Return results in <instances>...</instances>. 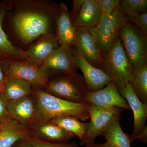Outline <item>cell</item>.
Returning <instances> with one entry per match:
<instances>
[{
	"mask_svg": "<svg viewBox=\"0 0 147 147\" xmlns=\"http://www.w3.org/2000/svg\"><path fill=\"white\" fill-rule=\"evenodd\" d=\"M59 8L50 0H9L3 28L11 43L26 51L40 36L55 33Z\"/></svg>",
	"mask_w": 147,
	"mask_h": 147,
	"instance_id": "obj_1",
	"label": "cell"
},
{
	"mask_svg": "<svg viewBox=\"0 0 147 147\" xmlns=\"http://www.w3.org/2000/svg\"><path fill=\"white\" fill-rule=\"evenodd\" d=\"M32 94L37 103L36 123L49 121L55 117L65 115L74 116L84 121L90 119L89 104L87 102L77 103L69 102L37 88H32Z\"/></svg>",
	"mask_w": 147,
	"mask_h": 147,
	"instance_id": "obj_2",
	"label": "cell"
},
{
	"mask_svg": "<svg viewBox=\"0 0 147 147\" xmlns=\"http://www.w3.org/2000/svg\"><path fill=\"white\" fill-rule=\"evenodd\" d=\"M127 22L121 8L110 14L102 12L95 26L86 28L93 37L103 57L119 38L121 31Z\"/></svg>",
	"mask_w": 147,
	"mask_h": 147,
	"instance_id": "obj_3",
	"label": "cell"
},
{
	"mask_svg": "<svg viewBox=\"0 0 147 147\" xmlns=\"http://www.w3.org/2000/svg\"><path fill=\"white\" fill-rule=\"evenodd\" d=\"M47 93L74 103H84L88 91L84 77L78 73L51 76L43 89Z\"/></svg>",
	"mask_w": 147,
	"mask_h": 147,
	"instance_id": "obj_4",
	"label": "cell"
},
{
	"mask_svg": "<svg viewBox=\"0 0 147 147\" xmlns=\"http://www.w3.org/2000/svg\"><path fill=\"white\" fill-rule=\"evenodd\" d=\"M119 38L133 68L147 64V34L128 22L121 31Z\"/></svg>",
	"mask_w": 147,
	"mask_h": 147,
	"instance_id": "obj_5",
	"label": "cell"
},
{
	"mask_svg": "<svg viewBox=\"0 0 147 147\" xmlns=\"http://www.w3.org/2000/svg\"><path fill=\"white\" fill-rule=\"evenodd\" d=\"M100 69L115 80L130 81L134 68L119 38L103 56Z\"/></svg>",
	"mask_w": 147,
	"mask_h": 147,
	"instance_id": "obj_6",
	"label": "cell"
},
{
	"mask_svg": "<svg viewBox=\"0 0 147 147\" xmlns=\"http://www.w3.org/2000/svg\"><path fill=\"white\" fill-rule=\"evenodd\" d=\"M123 110L118 107L101 108L89 104L88 112L90 121L86 134L81 140L80 145L94 143L95 139L102 135L113 121L120 117Z\"/></svg>",
	"mask_w": 147,
	"mask_h": 147,
	"instance_id": "obj_7",
	"label": "cell"
},
{
	"mask_svg": "<svg viewBox=\"0 0 147 147\" xmlns=\"http://www.w3.org/2000/svg\"><path fill=\"white\" fill-rule=\"evenodd\" d=\"M0 64L6 76L20 78L29 82L32 88L43 89L49 81V76L38 67L28 62L0 58Z\"/></svg>",
	"mask_w": 147,
	"mask_h": 147,
	"instance_id": "obj_8",
	"label": "cell"
},
{
	"mask_svg": "<svg viewBox=\"0 0 147 147\" xmlns=\"http://www.w3.org/2000/svg\"><path fill=\"white\" fill-rule=\"evenodd\" d=\"M39 68L49 77L78 73L74 60L72 46L60 45L52 52Z\"/></svg>",
	"mask_w": 147,
	"mask_h": 147,
	"instance_id": "obj_9",
	"label": "cell"
},
{
	"mask_svg": "<svg viewBox=\"0 0 147 147\" xmlns=\"http://www.w3.org/2000/svg\"><path fill=\"white\" fill-rule=\"evenodd\" d=\"M115 84L119 93L128 103L132 110L134 116V129L132 135H129L131 141L137 137L147 128V105L138 98L131 84L129 82L115 80Z\"/></svg>",
	"mask_w": 147,
	"mask_h": 147,
	"instance_id": "obj_10",
	"label": "cell"
},
{
	"mask_svg": "<svg viewBox=\"0 0 147 147\" xmlns=\"http://www.w3.org/2000/svg\"><path fill=\"white\" fill-rule=\"evenodd\" d=\"M102 13L96 0H74L69 16L74 27L89 28L97 24Z\"/></svg>",
	"mask_w": 147,
	"mask_h": 147,
	"instance_id": "obj_11",
	"label": "cell"
},
{
	"mask_svg": "<svg viewBox=\"0 0 147 147\" xmlns=\"http://www.w3.org/2000/svg\"><path fill=\"white\" fill-rule=\"evenodd\" d=\"M72 51L75 65L83 73L88 92H96L102 89L114 80L102 69L90 64L73 47Z\"/></svg>",
	"mask_w": 147,
	"mask_h": 147,
	"instance_id": "obj_12",
	"label": "cell"
},
{
	"mask_svg": "<svg viewBox=\"0 0 147 147\" xmlns=\"http://www.w3.org/2000/svg\"><path fill=\"white\" fill-rule=\"evenodd\" d=\"M6 106L11 118L28 128L37 122V103L32 94L16 100L6 101Z\"/></svg>",
	"mask_w": 147,
	"mask_h": 147,
	"instance_id": "obj_13",
	"label": "cell"
},
{
	"mask_svg": "<svg viewBox=\"0 0 147 147\" xmlns=\"http://www.w3.org/2000/svg\"><path fill=\"white\" fill-rule=\"evenodd\" d=\"M73 47L90 64L100 69L103 56L93 37L86 28L75 27Z\"/></svg>",
	"mask_w": 147,
	"mask_h": 147,
	"instance_id": "obj_14",
	"label": "cell"
},
{
	"mask_svg": "<svg viewBox=\"0 0 147 147\" xmlns=\"http://www.w3.org/2000/svg\"><path fill=\"white\" fill-rule=\"evenodd\" d=\"M84 102L101 108L118 107L130 109L126 100L119 93L114 79L102 89L87 92Z\"/></svg>",
	"mask_w": 147,
	"mask_h": 147,
	"instance_id": "obj_15",
	"label": "cell"
},
{
	"mask_svg": "<svg viewBox=\"0 0 147 147\" xmlns=\"http://www.w3.org/2000/svg\"><path fill=\"white\" fill-rule=\"evenodd\" d=\"M59 46L55 33L41 36L26 50L27 62L40 67L52 52Z\"/></svg>",
	"mask_w": 147,
	"mask_h": 147,
	"instance_id": "obj_16",
	"label": "cell"
},
{
	"mask_svg": "<svg viewBox=\"0 0 147 147\" xmlns=\"http://www.w3.org/2000/svg\"><path fill=\"white\" fill-rule=\"evenodd\" d=\"M29 129L31 136L46 142H66L76 137L74 134L64 130L49 121L36 123Z\"/></svg>",
	"mask_w": 147,
	"mask_h": 147,
	"instance_id": "obj_17",
	"label": "cell"
},
{
	"mask_svg": "<svg viewBox=\"0 0 147 147\" xmlns=\"http://www.w3.org/2000/svg\"><path fill=\"white\" fill-rule=\"evenodd\" d=\"M9 0L0 1V58L27 61L26 51L11 43L3 28V23L9 5Z\"/></svg>",
	"mask_w": 147,
	"mask_h": 147,
	"instance_id": "obj_18",
	"label": "cell"
},
{
	"mask_svg": "<svg viewBox=\"0 0 147 147\" xmlns=\"http://www.w3.org/2000/svg\"><path fill=\"white\" fill-rule=\"evenodd\" d=\"M55 33L60 45L73 47L75 39V27L71 21L68 8L62 2L59 3Z\"/></svg>",
	"mask_w": 147,
	"mask_h": 147,
	"instance_id": "obj_19",
	"label": "cell"
},
{
	"mask_svg": "<svg viewBox=\"0 0 147 147\" xmlns=\"http://www.w3.org/2000/svg\"><path fill=\"white\" fill-rule=\"evenodd\" d=\"M0 126V147H12L20 139L30 135L28 127L11 119Z\"/></svg>",
	"mask_w": 147,
	"mask_h": 147,
	"instance_id": "obj_20",
	"label": "cell"
},
{
	"mask_svg": "<svg viewBox=\"0 0 147 147\" xmlns=\"http://www.w3.org/2000/svg\"><path fill=\"white\" fill-rule=\"evenodd\" d=\"M1 92L6 101H11L30 95L32 87L29 82L13 76H6Z\"/></svg>",
	"mask_w": 147,
	"mask_h": 147,
	"instance_id": "obj_21",
	"label": "cell"
},
{
	"mask_svg": "<svg viewBox=\"0 0 147 147\" xmlns=\"http://www.w3.org/2000/svg\"><path fill=\"white\" fill-rule=\"evenodd\" d=\"M120 117L113 121L106 128L102 136L109 147H131L129 135L125 133L121 127Z\"/></svg>",
	"mask_w": 147,
	"mask_h": 147,
	"instance_id": "obj_22",
	"label": "cell"
},
{
	"mask_svg": "<svg viewBox=\"0 0 147 147\" xmlns=\"http://www.w3.org/2000/svg\"><path fill=\"white\" fill-rule=\"evenodd\" d=\"M64 130L74 134L82 140L88 129V123L82 122L79 119L70 115L57 117L49 121Z\"/></svg>",
	"mask_w": 147,
	"mask_h": 147,
	"instance_id": "obj_23",
	"label": "cell"
},
{
	"mask_svg": "<svg viewBox=\"0 0 147 147\" xmlns=\"http://www.w3.org/2000/svg\"><path fill=\"white\" fill-rule=\"evenodd\" d=\"M129 82L139 100L147 105V64L134 68Z\"/></svg>",
	"mask_w": 147,
	"mask_h": 147,
	"instance_id": "obj_24",
	"label": "cell"
},
{
	"mask_svg": "<svg viewBox=\"0 0 147 147\" xmlns=\"http://www.w3.org/2000/svg\"><path fill=\"white\" fill-rule=\"evenodd\" d=\"M12 147H78L74 142L53 143L42 141L30 136L20 139Z\"/></svg>",
	"mask_w": 147,
	"mask_h": 147,
	"instance_id": "obj_25",
	"label": "cell"
},
{
	"mask_svg": "<svg viewBox=\"0 0 147 147\" xmlns=\"http://www.w3.org/2000/svg\"><path fill=\"white\" fill-rule=\"evenodd\" d=\"M121 8L125 15L147 12V0H122Z\"/></svg>",
	"mask_w": 147,
	"mask_h": 147,
	"instance_id": "obj_26",
	"label": "cell"
},
{
	"mask_svg": "<svg viewBox=\"0 0 147 147\" xmlns=\"http://www.w3.org/2000/svg\"><path fill=\"white\" fill-rule=\"evenodd\" d=\"M129 22L136 25L142 32L147 34V12L140 14L125 15Z\"/></svg>",
	"mask_w": 147,
	"mask_h": 147,
	"instance_id": "obj_27",
	"label": "cell"
},
{
	"mask_svg": "<svg viewBox=\"0 0 147 147\" xmlns=\"http://www.w3.org/2000/svg\"><path fill=\"white\" fill-rule=\"evenodd\" d=\"M103 13L110 14L121 8L119 0H96Z\"/></svg>",
	"mask_w": 147,
	"mask_h": 147,
	"instance_id": "obj_28",
	"label": "cell"
},
{
	"mask_svg": "<svg viewBox=\"0 0 147 147\" xmlns=\"http://www.w3.org/2000/svg\"><path fill=\"white\" fill-rule=\"evenodd\" d=\"M1 92H0V126L11 119L7 109L6 101L3 97Z\"/></svg>",
	"mask_w": 147,
	"mask_h": 147,
	"instance_id": "obj_29",
	"label": "cell"
},
{
	"mask_svg": "<svg viewBox=\"0 0 147 147\" xmlns=\"http://www.w3.org/2000/svg\"><path fill=\"white\" fill-rule=\"evenodd\" d=\"M139 139L141 142L144 143H146L147 142V127L145 129L144 131H142L139 136L136 138Z\"/></svg>",
	"mask_w": 147,
	"mask_h": 147,
	"instance_id": "obj_30",
	"label": "cell"
},
{
	"mask_svg": "<svg viewBox=\"0 0 147 147\" xmlns=\"http://www.w3.org/2000/svg\"><path fill=\"white\" fill-rule=\"evenodd\" d=\"M85 147H109L108 144H106V142L103 144H89L86 145Z\"/></svg>",
	"mask_w": 147,
	"mask_h": 147,
	"instance_id": "obj_31",
	"label": "cell"
},
{
	"mask_svg": "<svg viewBox=\"0 0 147 147\" xmlns=\"http://www.w3.org/2000/svg\"><path fill=\"white\" fill-rule=\"evenodd\" d=\"M5 78L6 75L3 71L2 68L0 64V87L2 86Z\"/></svg>",
	"mask_w": 147,
	"mask_h": 147,
	"instance_id": "obj_32",
	"label": "cell"
},
{
	"mask_svg": "<svg viewBox=\"0 0 147 147\" xmlns=\"http://www.w3.org/2000/svg\"><path fill=\"white\" fill-rule=\"evenodd\" d=\"M3 90V84L2 86H1V87H0V92H1Z\"/></svg>",
	"mask_w": 147,
	"mask_h": 147,
	"instance_id": "obj_33",
	"label": "cell"
},
{
	"mask_svg": "<svg viewBox=\"0 0 147 147\" xmlns=\"http://www.w3.org/2000/svg\"><path fill=\"white\" fill-rule=\"evenodd\" d=\"M0 127H1V126H0Z\"/></svg>",
	"mask_w": 147,
	"mask_h": 147,
	"instance_id": "obj_34",
	"label": "cell"
}]
</instances>
